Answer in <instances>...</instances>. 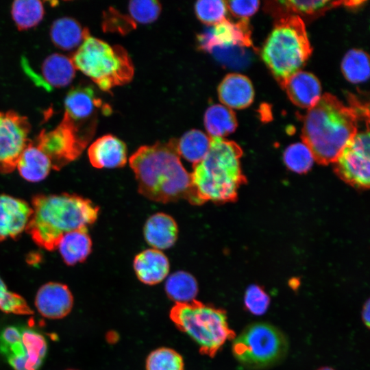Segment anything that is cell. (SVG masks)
I'll return each mask as SVG.
<instances>
[{"label":"cell","instance_id":"cell-36","mask_svg":"<svg viewBox=\"0 0 370 370\" xmlns=\"http://www.w3.org/2000/svg\"><path fill=\"white\" fill-rule=\"evenodd\" d=\"M269 304V296L261 286L251 284L247 288L244 296V305L250 313L262 315L267 312Z\"/></svg>","mask_w":370,"mask_h":370},{"label":"cell","instance_id":"cell-30","mask_svg":"<svg viewBox=\"0 0 370 370\" xmlns=\"http://www.w3.org/2000/svg\"><path fill=\"white\" fill-rule=\"evenodd\" d=\"M44 7L38 0H16L12 3L11 14L19 30L37 25L44 16Z\"/></svg>","mask_w":370,"mask_h":370},{"label":"cell","instance_id":"cell-34","mask_svg":"<svg viewBox=\"0 0 370 370\" xmlns=\"http://www.w3.org/2000/svg\"><path fill=\"white\" fill-rule=\"evenodd\" d=\"M227 11L226 1L221 0H201L195 5L197 18L208 25H214L225 18Z\"/></svg>","mask_w":370,"mask_h":370},{"label":"cell","instance_id":"cell-10","mask_svg":"<svg viewBox=\"0 0 370 370\" xmlns=\"http://www.w3.org/2000/svg\"><path fill=\"white\" fill-rule=\"evenodd\" d=\"M90 136L64 114L56 127L42 130L33 143L49 158L52 169L60 171L82 154Z\"/></svg>","mask_w":370,"mask_h":370},{"label":"cell","instance_id":"cell-29","mask_svg":"<svg viewBox=\"0 0 370 370\" xmlns=\"http://www.w3.org/2000/svg\"><path fill=\"white\" fill-rule=\"evenodd\" d=\"M343 1H278L270 2L272 5H268L274 13L284 16L299 14L304 15H315L321 14L335 6L341 5Z\"/></svg>","mask_w":370,"mask_h":370},{"label":"cell","instance_id":"cell-40","mask_svg":"<svg viewBox=\"0 0 370 370\" xmlns=\"http://www.w3.org/2000/svg\"><path fill=\"white\" fill-rule=\"evenodd\" d=\"M369 301L367 300L362 308V319L365 325L369 327Z\"/></svg>","mask_w":370,"mask_h":370},{"label":"cell","instance_id":"cell-14","mask_svg":"<svg viewBox=\"0 0 370 370\" xmlns=\"http://www.w3.org/2000/svg\"><path fill=\"white\" fill-rule=\"evenodd\" d=\"M32 214L31 206L23 199L0 195V242L18 238L27 229Z\"/></svg>","mask_w":370,"mask_h":370},{"label":"cell","instance_id":"cell-25","mask_svg":"<svg viewBox=\"0 0 370 370\" xmlns=\"http://www.w3.org/2000/svg\"><path fill=\"white\" fill-rule=\"evenodd\" d=\"M87 28H84L71 17H61L51 25L50 36L53 43L59 49L69 51L79 47L89 34Z\"/></svg>","mask_w":370,"mask_h":370},{"label":"cell","instance_id":"cell-21","mask_svg":"<svg viewBox=\"0 0 370 370\" xmlns=\"http://www.w3.org/2000/svg\"><path fill=\"white\" fill-rule=\"evenodd\" d=\"M178 227L170 215L158 212L145 222L143 233L146 242L153 249L162 250L171 247L178 236Z\"/></svg>","mask_w":370,"mask_h":370},{"label":"cell","instance_id":"cell-35","mask_svg":"<svg viewBox=\"0 0 370 370\" xmlns=\"http://www.w3.org/2000/svg\"><path fill=\"white\" fill-rule=\"evenodd\" d=\"M129 12L136 23L147 24L155 21L161 12V5L155 0H134L129 3Z\"/></svg>","mask_w":370,"mask_h":370},{"label":"cell","instance_id":"cell-11","mask_svg":"<svg viewBox=\"0 0 370 370\" xmlns=\"http://www.w3.org/2000/svg\"><path fill=\"white\" fill-rule=\"evenodd\" d=\"M31 125L25 116L13 110L0 112V172L10 173L16 169L23 150L32 141Z\"/></svg>","mask_w":370,"mask_h":370},{"label":"cell","instance_id":"cell-19","mask_svg":"<svg viewBox=\"0 0 370 370\" xmlns=\"http://www.w3.org/2000/svg\"><path fill=\"white\" fill-rule=\"evenodd\" d=\"M218 95L223 106L230 109H243L253 102L254 90L247 77L238 73H230L220 83Z\"/></svg>","mask_w":370,"mask_h":370},{"label":"cell","instance_id":"cell-6","mask_svg":"<svg viewBox=\"0 0 370 370\" xmlns=\"http://www.w3.org/2000/svg\"><path fill=\"white\" fill-rule=\"evenodd\" d=\"M76 69L103 91L130 82L134 69L127 51L88 34L71 58Z\"/></svg>","mask_w":370,"mask_h":370},{"label":"cell","instance_id":"cell-17","mask_svg":"<svg viewBox=\"0 0 370 370\" xmlns=\"http://www.w3.org/2000/svg\"><path fill=\"white\" fill-rule=\"evenodd\" d=\"M280 85L290 100L302 108H310L321 97L320 82L315 75L309 72L297 71Z\"/></svg>","mask_w":370,"mask_h":370},{"label":"cell","instance_id":"cell-9","mask_svg":"<svg viewBox=\"0 0 370 370\" xmlns=\"http://www.w3.org/2000/svg\"><path fill=\"white\" fill-rule=\"evenodd\" d=\"M47 351L45 338L34 329L9 325L0 331V354L14 370H39Z\"/></svg>","mask_w":370,"mask_h":370},{"label":"cell","instance_id":"cell-2","mask_svg":"<svg viewBox=\"0 0 370 370\" xmlns=\"http://www.w3.org/2000/svg\"><path fill=\"white\" fill-rule=\"evenodd\" d=\"M359 115H369V108L348 107L334 95L325 93L308 109L304 119L301 138L316 160L334 162L358 132Z\"/></svg>","mask_w":370,"mask_h":370},{"label":"cell","instance_id":"cell-8","mask_svg":"<svg viewBox=\"0 0 370 370\" xmlns=\"http://www.w3.org/2000/svg\"><path fill=\"white\" fill-rule=\"evenodd\" d=\"M234 339V358L244 368L250 370L273 367L282 362L288 352L286 336L267 323L250 324Z\"/></svg>","mask_w":370,"mask_h":370},{"label":"cell","instance_id":"cell-18","mask_svg":"<svg viewBox=\"0 0 370 370\" xmlns=\"http://www.w3.org/2000/svg\"><path fill=\"white\" fill-rule=\"evenodd\" d=\"M133 266L138 279L147 285L161 282L167 277L170 269L166 255L153 248L138 254L134 259Z\"/></svg>","mask_w":370,"mask_h":370},{"label":"cell","instance_id":"cell-37","mask_svg":"<svg viewBox=\"0 0 370 370\" xmlns=\"http://www.w3.org/2000/svg\"><path fill=\"white\" fill-rule=\"evenodd\" d=\"M136 27L135 23L127 16L110 9L104 16L103 28L108 32H118L122 34L130 32Z\"/></svg>","mask_w":370,"mask_h":370},{"label":"cell","instance_id":"cell-23","mask_svg":"<svg viewBox=\"0 0 370 370\" xmlns=\"http://www.w3.org/2000/svg\"><path fill=\"white\" fill-rule=\"evenodd\" d=\"M92 240L87 228H82L65 234L57 249L64 262L73 266L84 262L92 251Z\"/></svg>","mask_w":370,"mask_h":370},{"label":"cell","instance_id":"cell-38","mask_svg":"<svg viewBox=\"0 0 370 370\" xmlns=\"http://www.w3.org/2000/svg\"><path fill=\"white\" fill-rule=\"evenodd\" d=\"M22 304L21 297L9 291L0 278V310L6 313H16Z\"/></svg>","mask_w":370,"mask_h":370},{"label":"cell","instance_id":"cell-32","mask_svg":"<svg viewBox=\"0 0 370 370\" xmlns=\"http://www.w3.org/2000/svg\"><path fill=\"white\" fill-rule=\"evenodd\" d=\"M283 160L288 170L296 173H304L311 169L316 159L306 143L297 142L285 149Z\"/></svg>","mask_w":370,"mask_h":370},{"label":"cell","instance_id":"cell-22","mask_svg":"<svg viewBox=\"0 0 370 370\" xmlns=\"http://www.w3.org/2000/svg\"><path fill=\"white\" fill-rule=\"evenodd\" d=\"M16 169L26 181L38 182L49 175L52 166L47 156L31 141L21 153Z\"/></svg>","mask_w":370,"mask_h":370},{"label":"cell","instance_id":"cell-27","mask_svg":"<svg viewBox=\"0 0 370 370\" xmlns=\"http://www.w3.org/2000/svg\"><path fill=\"white\" fill-rule=\"evenodd\" d=\"M211 138L199 130H190L177 140V150L180 157L193 164L201 161L208 153Z\"/></svg>","mask_w":370,"mask_h":370},{"label":"cell","instance_id":"cell-41","mask_svg":"<svg viewBox=\"0 0 370 370\" xmlns=\"http://www.w3.org/2000/svg\"><path fill=\"white\" fill-rule=\"evenodd\" d=\"M317 370H334L332 368H330V367H322V368H320Z\"/></svg>","mask_w":370,"mask_h":370},{"label":"cell","instance_id":"cell-39","mask_svg":"<svg viewBox=\"0 0 370 370\" xmlns=\"http://www.w3.org/2000/svg\"><path fill=\"white\" fill-rule=\"evenodd\" d=\"M260 1H226L227 8L235 16L241 19H247L255 14L259 7Z\"/></svg>","mask_w":370,"mask_h":370},{"label":"cell","instance_id":"cell-16","mask_svg":"<svg viewBox=\"0 0 370 370\" xmlns=\"http://www.w3.org/2000/svg\"><path fill=\"white\" fill-rule=\"evenodd\" d=\"M88 156L97 169L120 168L127 162V147L117 137L107 134L94 141L88 149Z\"/></svg>","mask_w":370,"mask_h":370},{"label":"cell","instance_id":"cell-42","mask_svg":"<svg viewBox=\"0 0 370 370\" xmlns=\"http://www.w3.org/2000/svg\"><path fill=\"white\" fill-rule=\"evenodd\" d=\"M67 370H77V369H67Z\"/></svg>","mask_w":370,"mask_h":370},{"label":"cell","instance_id":"cell-1","mask_svg":"<svg viewBox=\"0 0 370 370\" xmlns=\"http://www.w3.org/2000/svg\"><path fill=\"white\" fill-rule=\"evenodd\" d=\"M176 143L171 139L141 146L130 156V166L144 197L164 204L186 199L193 204L190 173L180 160Z\"/></svg>","mask_w":370,"mask_h":370},{"label":"cell","instance_id":"cell-12","mask_svg":"<svg viewBox=\"0 0 370 370\" xmlns=\"http://www.w3.org/2000/svg\"><path fill=\"white\" fill-rule=\"evenodd\" d=\"M369 132H357L334 162L339 175L351 184L368 187L370 181Z\"/></svg>","mask_w":370,"mask_h":370},{"label":"cell","instance_id":"cell-20","mask_svg":"<svg viewBox=\"0 0 370 370\" xmlns=\"http://www.w3.org/2000/svg\"><path fill=\"white\" fill-rule=\"evenodd\" d=\"M75 72L71 58L53 53L45 58L41 66L40 75L34 79L47 89L58 88L69 85L75 77Z\"/></svg>","mask_w":370,"mask_h":370},{"label":"cell","instance_id":"cell-7","mask_svg":"<svg viewBox=\"0 0 370 370\" xmlns=\"http://www.w3.org/2000/svg\"><path fill=\"white\" fill-rule=\"evenodd\" d=\"M169 315L176 327L196 343L200 353L210 357L214 356L227 340L235 338L225 311L196 299L175 304Z\"/></svg>","mask_w":370,"mask_h":370},{"label":"cell","instance_id":"cell-15","mask_svg":"<svg viewBox=\"0 0 370 370\" xmlns=\"http://www.w3.org/2000/svg\"><path fill=\"white\" fill-rule=\"evenodd\" d=\"M35 306L39 313L45 318L62 319L69 314L73 308V295L66 284L47 282L38 290Z\"/></svg>","mask_w":370,"mask_h":370},{"label":"cell","instance_id":"cell-26","mask_svg":"<svg viewBox=\"0 0 370 370\" xmlns=\"http://www.w3.org/2000/svg\"><path fill=\"white\" fill-rule=\"evenodd\" d=\"M205 128L210 138L225 136L234 132L237 127L235 113L221 105L210 106L204 115Z\"/></svg>","mask_w":370,"mask_h":370},{"label":"cell","instance_id":"cell-24","mask_svg":"<svg viewBox=\"0 0 370 370\" xmlns=\"http://www.w3.org/2000/svg\"><path fill=\"white\" fill-rule=\"evenodd\" d=\"M101 106L92 89L88 86H77L71 89L64 99L66 114L75 123L90 117L96 108Z\"/></svg>","mask_w":370,"mask_h":370},{"label":"cell","instance_id":"cell-5","mask_svg":"<svg viewBox=\"0 0 370 370\" xmlns=\"http://www.w3.org/2000/svg\"><path fill=\"white\" fill-rule=\"evenodd\" d=\"M312 48L305 24L297 15L281 16L262 49V58L281 84L299 71L310 57Z\"/></svg>","mask_w":370,"mask_h":370},{"label":"cell","instance_id":"cell-33","mask_svg":"<svg viewBox=\"0 0 370 370\" xmlns=\"http://www.w3.org/2000/svg\"><path fill=\"white\" fill-rule=\"evenodd\" d=\"M182 356L169 347H160L152 351L146 360V370H184Z\"/></svg>","mask_w":370,"mask_h":370},{"label":"cell","instance_id":"cell-13","mask_svg":"<svg viewBox=\"0 0 370 370\" xmlns=\"http://www.w3.org/2000/svg\"><path fill=\"white\" fill-rule=\"evenodd\" d=\"M199 48L210 52L216 49H227L251 46L247 19L234 23L225 19L207 28L197 36Z\"/></svg>","mask_w":370,"mask_h":370},{"label":"cell","instance_id":"cell-28","mask_svg":"<svg viewBox=\"0 0 370 370\" xmlns=\"http://www.w3.org/2000/svg\"><path fill=\"white\" fill-rule=\"evenodd\" d=\"M164 287L167 296L175 304L192 301L198 293L196 279L184 271H177L170 275Z\"/></svg>","mask_w":370,"mask_h":370},{"label":"cell","instance_id":"cell-3","mask_svg":"<svg viewBox=\"0 0 370 370\" xmlns=\"http://www.w3.org/2000/svg\"><path fill=\"white\" fill-rule=\"evenodd\" d=\"M32 214L26 232L40 247L57 249L66 233L87 228L97 219L99 208L76 194H38L31 203Z\"/></svg>","mask_w":370,"mask_h":370},{"label":"cell","instance_id":"cell-31","mask_svg":"<svg viewBox=\"0 0 370 370\" xmlns=\"http://www.w3.org/2000/svg\"><path fill=\"white\" fill-rule=\"evenodd\" d=\"M341 69L349 82L354 84L364 82L369 77V56L362 50L351 49L344 56Z\"/></svg>","mask_w":370,"mask_h":370},{"label":"cell","instance_id":"cell-4","mask_svg":"<svg viewBox=\"0 0 370 370\" xmlns=\"http://www.w3.org/2000/svg\"><path fill=\"white\" fill-rule=\"evenodd\" d=\"M241 156V149L236 143L221 137L211 138L208 153L193 164L190 173L193 205L225 203L236 197L244 180Z\"/></svg>","mask_w":370,"mask_h":370}]
</instances>
